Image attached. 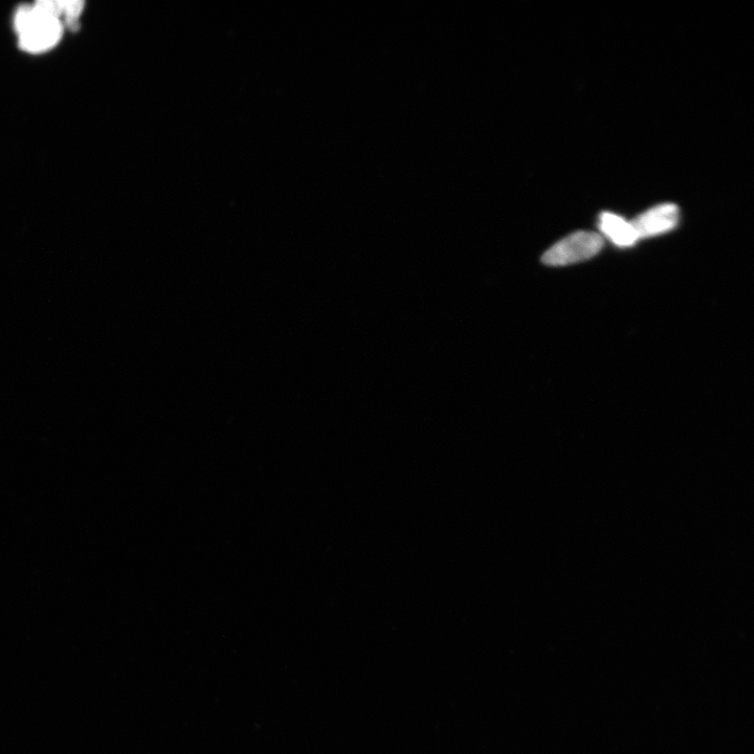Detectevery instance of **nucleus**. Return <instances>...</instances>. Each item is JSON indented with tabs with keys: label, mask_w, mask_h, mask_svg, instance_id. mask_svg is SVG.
I'll return each instance as SVG.
<instances>
[{
	"label": "nucleus",
	"mask_w": 754,
	"mask_h": 754,
	"mask_svg": "<svg viewBox=\"0 0 754 754\" xmlns=\"http://www.w3.org/2000/svg\"><path fill=\"white\" fill-rule=\"evenodd\" d=\"M84 3L80 0H63L62 15H65L66 24L72 30L78 28V18L83 11Z\"/></svg>",
	"instance_id": "39448f33"
},
{
	"label": "nucleus",
	"mask_w": 754,
	"mask_h": 754,
	"mask_svg": "<svg viewBox=\"0 0 754 754\" xmlns=\"http://www.w3.org/2000/svg\"><path fill=\"white\" fill-rule=\"evenodd\" d=\"M604 239L593 232H576L559 241L542 257L549 266H565L590 259L600 253Z\"/></svg>",
	"instance_id": "f03ea898"
},
{
	"label": "nucleus",
	"mask_w": 754,
	"mask_h": 754,
	"mask_svg": "<svg viewBox=\"0 0 754 754\" xmlns=\"http://www.w3.org/2000/svg\"><path fill=\"white\" fill-rule=\"evenodd\" d=\"M678 223L679 208L674 204L659 205L631 221L639 240L669 233Z\"/></svg>",
	"instance_id": "7ed1b4c3"
},
{
	"label": "nucleus",
	"mask_w": 754,
	"mask_h": 754,
	"mask_svg": "<svg viewBox=\"0 0 754 754\" xmlns=\"http://www.w3.org/2000/svg\"><path fill=\"white\" fill-rule=\"evenodd\" d=\"M600 230L620 248H630L639 240L631 221L614 213L605 212L600 216Z\"/></svg>",
	"instance_id": "20e7f679"
},
{
	"label": "nucleus",
	"mask_w": 754,
	"mask_h": 754,
	"mask_svg": "<svg viewBox=\"0 0 754 754\" xmlns=\"http://www.w3.org/2000/svg\"><path fill=\"white\" fill-rule=\"evenodd\" d=\"M14 25L19 35L20 48L30 53L52 49L60 40L63 31L60 19L44 16L34 6L19 8Z\"/></svg>",
	"instance_id": "f257e3e1"
}]
</instances>
